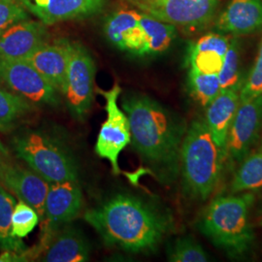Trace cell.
<instances>
[{
	"label": "cell",
	"instance_id": "cell-8",
	"mask_svg": "<svg viewBox=\"0 0 262 262\" xmlns=\"http://www.w3.org/2000/svg\"><path fill=\"white\" fill-rule=\"evenodd\" d=\"M164 23L182 28H201L210 23L219 0H124Z\"/></svg>",
	"mask_w": 262,
	"mask_h": 262
},
{
	"label": "cell",
	"instance_id": "cell-24",
	"mask_svg": "<svg viewBox=\"0 0 262 262\" xmlns=\"http://www.w3.org/2000/svg\"><path fill=\"white\" fill-rule=\"evenodd\" d=\"M188 85L192 97L205 108L221 92L217 74L203 73L193 68L189 69Z\"/></svg>",
	"mask_w": 262,
	"mask_h": 262
},
{
	"label": "cell",
	"instance_id": "cell-14",
	"mask_svg": "<svg viewBox=\"0 0 262 262\" xmlns=\"http://www.w3.org/2000/svg\"><path fill=\"white\" fill-rule=\"evenodd\" d=\"M46 30L43 25L33 20H20L0 34V57L27 59L43 45Z\"/></svg>",
	"mask_w": 262,
	"mask_h": 262
},
{
	"label": "cell",
	"instance_id": "cell-32",
	"mask_svg": "<svg viewBox=\"0 0 262 262\" xmlns=\"http://www.w3.org/2000/svg\"><path fill=\"white\" fill-rule=\"evenodd\" d=\"M260 150H262V144H261V147H260Z\"/></svg>",
	"mask_w": 262,
	"mask_h": 262
},
{
	"label": "cell",
	"instance_id": "cell-30",
	"mask_svg": "<svg viewBox=\"0 0 262 262\" xmlns=\"http://www.w3.org/2000/svg\"><path fill=\"white\" fill-rule=\"evenodd\" d=\"M28 19V13L19 0H0V34L11 26Z\"/></svg>",
	"mask_w": 262,
	"mask_h": 262
},
{
	"label": "cell",
	"instance_id": "cell-29",
	"mask_svg": "<svg viewBox=\"0 0 262 262\" xmlns=\"http://www.w3.org/2000/svg\"><path fill=\"white\" fill-rule=\"evenodd\" d=\"M262 94V41L253 68L240 89V102L251 100Z\"/></svg>",
	"mask_w": 262,
	"mask_h": 262
},
{
	"label": "cell",
	"instance_id": "cell-1",
	"mask_svg": "<svg viewBox=\"0 0 262 262\" xmlns=\"http://www.w3.org/2000/svg\"><path fill=\"white\" fill-rule=\"evenodd\" d=\"M122 105L130 125L133 149L160 182L171 184L176 181L187 128L184 119L142 94L123 97Z\"/></svg>",
	"mask_w": 262,
	"mask_h": 262
},
{
	"label": "cell",
	"instance_id": "cell-25",
	"mask_svg": "<svg viewBox=\"0 0 262 262\" xmlns=\"http://www.w3.org/2000/svg\"><path fill=\"white\" fill-rule=\"evenodd\" d=\"M169 261L206 262L209 255L193 237L184 236L175 239L167 250Z\"/></svg>",
	"mask_w": 262,
	"mask_h": 262
},
{
	"label": "cell",
	"instance_id": "cell-2",
	"mask_svg": "<svg viewBox=\"0 0 262 262\" xmlns=\"http://www.w3.org/2000/svg\"><path fill=\"white\" fill-rule=\"evenodd\" d=\"M84 219L106 245L133 253L157 251L172 228L167 213L129 193L110 197L86 211Z\"/></svg>",
	"mask_w": 262,
	"mask_h": 262
},
{
	"label": "cell",
	"instance_id": "cell-28",
	"mask_svg": "<svg viewBox=\"0 0 262 262\" xmlns=\"http://www.w3.org/2000/svg\"><path fill=\"white\" fill-rule=\"evenodd\" d=\"M40 216L37 212L27 203H16L12 215V234L17 238L27 237L38 225Z\"/></svg>",
	"mask_w": 262,
	"mask_h": 262
},
{
	"label": "cell",
	"instance_id": "cell-31",
	"mask_svg": "<svg viewBox=\"0 0 262 262\" xmlns=\"http://www.w3.org/2000/svg\"><path fill=\"white\" fill-rule=\"evenodd\" d=\"M257 225H258V226H260V227H262V217L261 219H260V220H259V221H258V223H257Z\"/></svg>",
	"mask_w": 262,
	"mask_h": 262
},
{
	"label": "cell",
	"instance_id": "cell-4",
	"mask_svg": "<svg viewBox=\"0 0 262 262\" xmlns=\"http://www.w3.org/2000/svg\"><path fill=\"white\" fill-rule=\"evenodd\" d=\"M225 156L215 143L203 119L187 126L180 154V174L185 194L205 201L220 181Z\"/></svg>",
	"mask_w": 262,
	"mask_h": 262
},
{
	"label": "cell",
	"instance_id": "cell-26",
	"mask_svg": "<svg viewBox=\"0 0 262 262\" xmlns=\"http://www.w3.org/2000/svg\"><path fill=\"white\" fill-rule=\"evenodd\" d=\"M31 110L27 99L0 89V130H5Z\"/></svg>",
	"mask_w": 262,
	"mask_h": 262
},
{
	"label": "cell",
	"instance_id": "cell-22",
	"mask_svg": "<svg viewBox=\"0 0 262 262\" xmlns=\"http://www.w3.org/2000/svg\"><path fill=\"white\" fill-rule=\"evenodd\" d=\"M236 171L230 186L231 193L256 191L262 188V150L246 157Z\"/></svg>",
	"mask_w": 262,
	"mask_h": 262
},
{
	"label": "cell",
	"instance_id": "cell-15",
	"mask_svg": "<svg viewBox=\"0 0 262 262\" xmlns=\"http://www.w3.org/2000/svg\"><path fill=\"white\" fill-rule=\"evenodd\" d=\"M71 43L58 40L53 44L44 43L27 58L40 74L45 77L57 92L63 93Z\"/></svg>",
	"mask_w": 262,
	"mask_h": 262
},
{
	"label": "cell",
	"instance_id": "cell-21",
	"mask_svg": "<svg viewBox=\"0 0 262 262\" xmlns=\"http://www.w3.org/2000/svg\"><path fill=\"white\" fill-rule=\"evenodd\" d=\"M138 19L144 36L140 56L158 55L170 47L176 35L175 26L143 12H138Z\"/></svg>",
	"mask_w": 262,
	"mask_h": 262
},
{
	"label": "cell",
	"instance_id": "cell-3",
	"mask_svg": "<svg viewBox=\"0 0 262 262\" xmlns=\"http://www.w3.org/2000/svg\"><path fill=\"white\" fill-rule=\"evenodd\" d=\"M253 191L231 193L213 199L200 215L198 230L230 258L247 255L254 242L250 212Z\"/></svg>",
	"mask_w": 262,
	"mask_h": 262
},
{
	"label": "cell",
	"instance_id": "cell-18",
	"mask_svg": "<svg viewBox=\"0 0 262 262\" xmlns=\"http://www.w3.org/2000/svg\"><path fill=\"white\" fill-rule=\"evenodd\" d=\"M216 28L234 35H246L262 28V0H231L221 14Z\"/></svg>",
	"mask_w": 262,
	"mask_h": 262
},
{
	"label": "cell",
	"instance_id": "cell-27",
	"mask_svg": "<svg viewBox=\"0 0 262 262\" xmlns=\"http://www.w3.org/2000/svg\"><path fill=\"white\" fill-rule=\"evenodd\" d=\"M239 63H240V46L236 39L229 43L225 54L224 62L219 72L221 90L240 89L239 86Z\"/></svg>",
	"mask_w": 262,
	"mask_h": 262
},
{
	"label": "cell",
	"instance_id": "cell-12",
	"mask_svg": "<svg viewBox=\"0 0 262 262\" xmlns=\"http://www.w3.org/2000/svg\"><path fill=\"white\" fill-rule=\"evenodd\" d=\"M0 178L19 201L32 207L40 219L44 217L45 201L50 187L45 179L31 168L14 164L0 165Z\"/></svg>",
	"mask_w": 262,
	"mask_h": 262
},
{
	"label": "cell",
	"instance_id": "cell-7",
	"mask_svg": "<svg viewBox=\"0 0 262 262\" xmlns=\"http://www.w3.org/2000/svg\"><path fill=\"white\" fill-rule=\"evenodd\" d=\"M95 64L85 48L71 43L70 58L67 68L63 93L66 104L72 117L84 120L94 100Z\"/></svg>",
	"mask_w": 262,
	"mask_h": 262
},
{
	"label": "cell",
	"instance_id": "cell-10",
	"mask_svg": "<svg viewBox=\"0 0 262 262\" xmlns=\"http://www.w3.org/2000/svg\"><path fill=\"white\" fill-rule=\"evenodd\" d=\"M262 129V94L240 102L228 131L225 158L241 162L257 141Z\"/></svg>",
	"mask_w": 262,
	"mask_h": 262
},
{
	"label": "cell",
	"instance_id": "cell-19",
	"mask_svg": "<svg viewBox=\"0 0 262 262\" xmlns=\"http://www.w3.org/2000/svg\"><path fill=\"white\" fill-rule=\"evenodd\" d=\"M105 34L113 45L120 50L140 56L144 36L137 11L130 10L114 13L106 20Z\"/></svg>",
	"mask_w": 262,
	"mask_h": 262
},
{
	"label": "cell",
	"instance_id": "cell-9",
	"mask_svg": "<svg viewBox=\"0 0 262 262\" xmlns=\"http://www.w3.org/2000/svg\"><path fill=\"white\" fill-rule=\"evenodd\" d=\"M0 81L28 102L53 107L59 104L58 92L27 59L0 57Z\"/></svg>",
	"mask_w": 262,
	"mask_h": 262
},
{
	"label": "cell",
	"instance_id": "cell-5",
	"mask_svg": "<svg viewBox=\"0 0 262 262\" xmlns=\"http://www.w3.org/2000/svg\"><path fill=\"white\" fill-rule=\"evenodd\" d=\"M13 148L18 158L49 184L78 181L73 154L55 135L38 129L26 131L13 139Z\"/></svg>",
	"mask_w": 262,
	"mask_h": 262
},
{
	"label": "cell",
	"instance_id": "cell-23",
	"mask_svg": "<svg viewBox=\"0 0 262 262\" xmlns=\"http://www.w3.org/2000/svg\"><path fill=\"white\" fill-rule=\"evenodd\" d=\"M16 199L0 186V249L5 252H24L27 248L21 239L12 234V215Z\"/></svg>",
	"mask_w": 262,
	"mask_h": 262
},
{
	"label": "cell",
	"instance_id": "cell-16",
	"mask_svg": "<svg viewBox=\"0 0 262 262\" xmlns=\"http://www.w3.org/2000/svg\"><path fill=\"white\" fill-rule=\"evenodd\" d=\"M91 247L83 232L76 226H62L49 239L42 261L84 262L90 259Z\"/></svg>",
	"mask_w": 262,
	"mask_h": 262
},
{
	"label": "cell",
	"instance_id": "cell-17",
	"mask_svg": "<svg viewBox=\"0 0 262 262\" xmlns=\"http://www.w3.org/2000/svg\"><path fill=\"white\" fill-rule=\"evenodd\" d=\"M239 90L240 89L221 90L212 102L206 107L204 121L216 145L224 152L228 131L240 104Z\"/></svg>",
	"mask_w": 262,
	"mask_h": 262
},
{
	"label": "cell",
	"instance_id": "cell-20",
	"mask_svg": "<svg viewBox=\"0 0 262 262\" xmlns=\"http://www.w3.org/2000/svg\"><path fill=\"white\" fill-rule=\"evenodd\" d=\"M230 41L217 33L199 38L189 50L190 68L208 74H219Z\"/></svg>",
	"mask_w": 262,
	"mask_h": 262
},
{
	"label": "cell",
	"instance_id": "cell-13",
	"mask_svg": "<svg viewBox=\"0 0 262 262\" xmlns=\"http://www.w3.org/2000/svg\"><path fill=\"white\" fill-rule=\"evenodd\" d=\"M44 25L82 19L103 9L106 0H19Z\"/></svg>",
	"mask_w": 262,
	"mask_h": 262
},
{
	"label": "cell",
	"instance_id": "cell-11",
	"mask_svg": "<svg viewBox=\"0 0 262 262\" xmlns=\"http://www.w3.org/2000/svg\"><path fill=\"white\" fill-rule=\"evenodd\" d=\"M84 205L83 191L78 181L50 184L45 201V238L48 240L62 226L70 224Z\"/></svg>",
	"mask_w": 262,
	"mask_h": 262
},
{
	"label": "cell",
	"instance_id": "cell-6",
	"mask_svg": "<svg viewBox=\"0 0 262 262\" xmlns=\"http://www.w3.org/2000/svg\"><path fill=\"white\" fill-rule=\"evenodd\" d=\"M106 101L107 119L102 123L95 144V152L101 158L107 159L113 173L119 175L121 169L119 166V158L122 150L131 142L130 125L126 114L119 105L118 99L122 89L118 84L109 91L97 90Z\"/></svg>",
	"mask_w": 262,
	"mask_h": 262
}]
</instances>
